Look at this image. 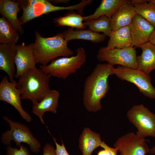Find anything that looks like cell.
Returning <instances> with one entry per match:
<instances>
[{
    "mask_svg": "<svg viewBox=\"0 0 155 155\" xmlns=\"http://www.w3.org/2000/svg\"><path fill=\"white\" fill-rule=\"evenodd\" d=\"M149 42L155 46V28L150 35Z\"/></svg>",
    "mask_w": 155,
    "mask_h": 155,
    "instance_id": "31",
    "label": "cell"
},
{
    "mask_svg": "<svg viewBox=\"0 0 155 155\" xmlns=\"http://www.w3.org/2000/svg\"><path fill=\"white\" fill-rule=\"evenodd\" d=\"M145 138L133 132H129L119 137L114 144L120 155H146L150 148Z\"/></svg>",
    "mask_w": 155,
    "mask_h": 155,
    "instance_id": "10",
    "label": "cell"
},
{
    "mask_svg": "<svg viewBox=\"0 0 155 155\" xmlns=\"http://www.w3.org/2000/svg\"><path fill=\"white\" fill-rule=\"evenodd\" d=\"M108 36V48L123 49L133 47L130 25L112 31Z\"/></svg>",
    "mask_w": 155,
    "mask_h": 155,
    "instance_id": "20",
    "label": "cell"
},
{
    "mask_svg": "<svg viewBox=\"0 0 155 155\" xmlns=\"http://www.w3.org/2000/svg\"><path fill=\"white\" fill-rule=\"evenodd\" d=\"M59 95L58 91L50 89L40 101L33 104L32 112L39 117L43 124H45L43 116L46 112H57Z\"/></svg>",
    "mask_w": 155,
    "mask_h": 155,
    "instance_id": "15",
    "label": "cell"
},
{
    "mask_svg": "<svg viewBox=\"0 0 155 155\" xmlns=\"http://www.w3.org/2000/svg\"><path fill=\"white\" fill-rule=\"evenodd\" d=\"M114 75L122 80L134 84L144 96L155 99V88L149 74L138 69L119 66L115 69Z\"/></svg>",
    "mask_w": 155,
    "mask_h": 155,
    "instance_id": "9",
    "label": "cell"
},
{
    "mask_svg": "<svg viewBox=\"0 0 155 155\" xmlns=\"http://www.w3.org/2000/svg\"><path fill=\"white\" fill-rule=\"evenodd\" d=\"M100 147L104 149L99 151L97 155H117V152L118 151L117 149L109 146L104 141L102 142Z\"/></svg>",
    "mask_w": 155,
    "mask_h": 155,
    "instance_id": "28",
    "label": "cell"
},
{
    "mask_svg": "<svg viewBox=\"0 0 155 155\" xmlns=\"http://www.w3.org/2000/svg\"><path fill=\"white\" fill-rule=\"evenodd\" d=\"M19 4L16 0H0V13L22 35L24 30L21 24L18 14L21 11Z\"/></svg>",
    "mask_w": 155,
    "mask_h": 155,
    "instance_id": "17",
    "label": "cell"
},
{
    "mask_svg": "<svg viewBox=\"0 0 155 155\" xmlns=\"http://www.w3.org/2000/svg\"><path fill=\"white\" fill-rule=\"evenodd\" d=\"M49 1L55 3L67 4L70 1L69 0H50Z\"/></svg>",
    "mask_w": 155,
    "mask_h": 155,
    "instance_id": "32",
    "label": "cell"
},
{
    "mask_svg": "<svg viewBox=\"0 0 155 155\" xmlns=\"http://www.w3.org/2000/svg\"><path fill=\"white\" fill-rule=\"evenodd\" d=\"M53 138L56 145L57 155H70L67 152L63 141H62L61 145H60L57 142L54 137Z\"/></svg>",
    "mask_w": 155,
    "mask_h": 155,
    "instance_id": "29",
    "label": "cell"
},
{
    "mask_svg": "<svg viewBox=\"0 0 155 155\" xmlns=\"http://www.w3.org/2000/svg\"><path fill=\"white\" fill-rule=\"evenodd\" d=\"M127 116L129 121L137 129L136 134L145 138H155V114L143 104L134 105L127 111Z\"/></svg>",
    "mask_w": 155,
    "mask_h": 155,
    "instance_id": "7",
    "label": "cell"
},
{
    "mask_svg": "<svg viewBox=\"0 0 155 155\" xmlns=\"http://www.w3.org/2000/svg\"><path fill=\"white\" fill-rule=\"evenodd\" d=\"M22 13L19 18L22 25L32 20L48 13L58 11L76 10L80 9L79 4L67 7H61L53 5L48 0H18Z\"/></svg>",
    "mask_w": 155,
    "mask_h": 155,
    "instance_id": "5",
    "label": "cell"
},
{
    "mask_svg": "<svg viewBox=\"0 0 155 155\" xmlns=\"http://www.w3.org/2000/svg\"><path fill=\"white\" fill-rule=\"evenodd\" d=\"M115 69L107 63L98 64L86 79L83 99L84 107L88 111L96 112L101 109V100L109 89L108 79L114 75Z\"/></svg>",
    "mask_w": 155,
    "mask_h": 155,
    "instance_id": "1",
    "label": "cell"
},
{
    "mask_svg": "<svg viewBox=\"0 0 155 155\" xmlns=\"http://www.w3.org/2000/svg\"><path fill=\"white\" fill-rule=\"evenodd\" d=\"M131 2L128 0H102L94 13L84 17V20L90 21L102 16L111 18L117 9L122 5Z\"/></svg>",
    "mask_w": 155,
    "mask_h": 155,
    "instance_id": "21",
    "label": "cell"
},
{
    "mask_svg": "<svg viewBox=\"0 0 155 155\" xmlns=\"http://www.w3.org/2000/svg\"><path fill=\"white\" fill-rule=\"evenodd\" d=\"M19 39L18 31L5 18H0V44L16 45Z\"/></svg>",
    "mask_w": 155,
    "mask_h": 155,
    "instance_id": "23",
    "label": "cell"
},
{
    "mask_svg": "<svg viewBox=\"0 0 155 155\" xmlns=\"http://www.w3.org/2000/svg\"><path fill=\"white\" fill-rule=\"evenodd\" d=\"M136 51L135 47L119 49L102 47L98 50L97 55L98 61H106L113 66H120L134 69H138Z\"/></svg>",
    "mask_w": 155,
    "mask_h": 155,
    "instance_id": "8",
    "label": "cell"
},
{
    "mask_svg": "<svg viewBox=\"0 0 155 155\" xmlns=\"http://www.w3.org/2000/svg\"><path fill=\"white\" fill-rule=\"evenodd\" d=\"M111 18L106 16H102L99 18L84 23L88 30L94 32H102L106 36H108L111 32Z\"/></svg>",
    "mask_w": 155,
    "mask_h": 155,
    "instance_id": "24",
    "label": "cell"
},
{
    "mask_svg": "<svg viewBox=\"0 0 155 155\" xmlns=\"http://www.w3.org/2000/svg\"><path fill=\"white\" fill-rule=\"evenodd\" d=\"M33 44V43H32L26 45L23 42L22 44L16 45L15 78H18L27 70L36 67Z\"/></svg>",
    "mask_w": 155,
    "mask_h": 155,
    "instance_id": "13",
    "label": "cell"
},
{
    "mask_svg": "<svg viewBox=\"0 0 155 155\" xmlns=\"http://www.w3.org/2000/svg\"><path fill=\"white\" fill-rule=\"evenodd\" d=\"M51 77L42 69H30L18 78L16 87L21 93V99L30 100L33 104L40 101L50 90Z\"/></svg>",
    "mask_w": 155,
    "mask_h": 155,
    "instance_id": "2",
    "label": "cell"
},
{
    "mask_svg": "<svg viewBox=\"0 0 155 155\" xmlns=\"http://www.w3.org/2000/svg\"><path fill=\"white\" fill-rule=\"evenodd\" d=\"M136 14L134 6L131 1L121 6L111 18L112 31L130 25Z\"/></svg>",
    "mask_w": 155,
    "mask_h": 155,
    "instance_id": "16",
    "label": "cell"
},
{
    "mask_svg": "<svg viewBox=\"0 0 155 155\" xmlns=\"http://www.w3.org/2000/svg\"><path fill=\"white\" fill-rule=\"evenodd\" d=\"M139 48L142 53L137 57L138 68L149 74L155 69V46L149 42Z\"/></svg>",
    "mask_w": 155,
    "mask_h": 155,
    "instance_id": "18",
    "label": "cell"
},
{
    "mask_svg": "<svg viewBox=\"0 0 155 155\" xmlns=\"http://www.w3.org/2000/svg\"><path fill=\"white\" fill-rule=\"evenodd\" d=\"M149 153L152 155H155V145L150 148Z\"/></svg>",
    "mask_w": 155,
    "mask_h": 155,
    "instance_id": "33",
    "label": "cell"
},
{
    "mask_svg": "<svg viewBox=\"0 0 155 155\" xmlns=\"http://www.w3.org/2000/svg\"><path fill=\"white\" fill-rule=\"evenodd\" d=\"M42 155H57L56 149L49 143L46 144L43 148Z\"/></svg>",
    "mask_w": 155,
    "mask_h": 155,
    "instance_id": "30",
    "label": "cell"
},
{
    "mask_svg": "<svg viewBox=\"0 0 155 155\" xmlns=\"http://www.w3.org/2000/svg\"><path fill=\"white\" fill-rule=\"evenodd\" d=\"M102 142L99 134L86 128L80 137L79 148L82 155H91L96 148L100 146Z\"/></svg>",
    "mask_w": 155,
    "mask_h": 155,
    "instance_id": "19",
    "label": "cell"
},
{
    "mask_svg": "<svg viewBox=\"0 0 155 155\" xmlns=\"http://www.w3.org/2000/svg\"><path fill=\"white\" fill-rule=\"evenodd\" d=\"M130 26L132 46L138 48L149 42L150 35L155 28L137 14L134 17Z\"/></svg>",
    "mask_w": 155,
    "mask_h": 155,
    "instance_id": "12",
    "label": "cell"
},
{
    "mask_svg": "<svg viewBox=\"0 0 155 155\" xmlns=\"http://www.w3.org/2000/svg\"><path fill=\"white\" fill-rule=\"evenodd\" d=\"M35 36L33 50L36 64L46 65L58 57H69L73 54L68 47V43L64 39L62 33L51 37H44L36 31Z\"/></svg>",
    "mask_w": 155,
    "mask_h": 155,
    "instance_id": "3",
    "label": "cell"
},
{
    "mask_svg": "<svg viewBox=\"0 0 155 155\" xmlns=\"http://www.w3.org/2000/svg\"><path fill=\"white\" fill-rule=\"evenodd\" d=\"M3 119L9 124L10 129L3 133L1 140L5 145H10L13 141L16 146H20L21 143L29 145L31 151L33 152H39L41 148L40 143L34 136L29 128L24 124L12 121L6 116L3 117Z\"/></svg>",
    "mask_w": 155,
    "mask_h": 155,
    "instance_id": "6",
    "label": "cell"
},
{
    "mask_svg": "<svg viewBox=\"0 0 155 155\" xmlns=\"http://www.w3.org/2000/svg\"><path fill=\"white\" fill-rule=\"evenodd\" d=\"M76 51L75 56L55 59L49 64L40 65L39 67L51 76L65 80L71 74L75 73L86 61V55L83 47L76 49Z\"/></svg>",
    "mask_w": 155,
    "mask_h": 155,
    "instance_id": "4",
    "label": "cell"
},
{
    "mask_svg": "<svg viewBox=\"0 0 155 155\" xmlns=\"http://www.w3.org/2000/svg\"><path fill=\"white\" fill-rule=\"evenodd\" d=\"M136 14L140 15L155 28V4L147 2L134 5Z\"/></svg>",
    "mask_w": 155,
    "mask_h": 155,
    "instance_id": "26",
    "label": "cell"
},
{
    "mask_svg": "<svg viewBox=\"0 0 155 155\" xmlns=\"http://www.w3.org/2000/svg\"><path fill=\"white\" fill-rule=\"evenodd\" d=\"M6 149V155H30L28 148L23 145H21L19 149L8 145Z\"/></svg>",
    "mask_w": 155,
    "mask_h": 155,
    "instance_id": "27",
    "label": "cell"
},
{
    "mask_svg": "<svg viewBox=\"0 0 155 155\" xmlns=\"http://www.w3.org/2000/svg\"><path fill=\"white\" fill-rule=\"evenodd\" d=\"M54 20V22L59 26H67L79 30H83L86 28L83 22L84 17L79 13L70 12Z\"/></svg>",
    "mask_w": 155,
    "mask_h": 155,
    "instance_id": "25",
    "label": "cell"
},
{
    "mask_svg": "<svg viewBox=\"0 0 155 155\" xmlns=\"http://www.w3.org/2000/svg\"><path fill=\"white\" fill-rule=\"evenodd\" d=\"M16 53V45L0 44V70L7 74L11 82L14 80Z\"/></svg>",
    "mask_w": 155,
    "mask_h": 155,
    "instance_id": "14",
    "label": "cell"
},
{
    "mask_svg": "<svg viewBox=\"0 0 155 155\" xmlns=\"http://www.w3.org/2000/svg\"><path fill=\"white\" fill-rule=\"evenodd\" d=\"M7 76H4L0 83V100L8 103L18 111L22 118L28 122L32 118L23 108L21 101V93L16 87L17 81H9Z\"/></svg>",
    "mask_w": 155,
    "mask_h": 155,
    "instance_id": "11",
    "label": "cell"
},
{
    "mask_svg": "<svg viewBox=\"0 0 155 155\" xmlns=\"http://www.w3.org/2000/svg\"><path fill=\"white\" fill-rule=\"evenodd\" d=\"M64 39L67 42L75 39H82L97 43L105 40L106 36L104 34L94 32L88 29L74 30L69 28L62 33Z\"/></svg>",
    "mask_w": 155,
    "mask_h": 155,
    "instance_id": "22",
    "label": "cell"
},
{
    "mask_svg": "<svg viewBox=\"0 0 155 155\" xmlns=\"http://www.w3.org/2000/svg\"><path fill=\"white\" fill-rule=\"evenodd\" d=\"M148 1L150 2H152V3H153L155 4V0H148Z\"/></svg>",
    "mask_w": 155,
    "mask_h": 155,
    "instance_id": "34",
    "label": "cell"
}]
</instances>
